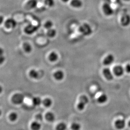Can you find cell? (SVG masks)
Segmentation results:
<instances>
[{
	"label": "cell",
	"mask_w": 130,
	"mask_h": 130,
	"mask_svg": "<svg viewBox=\"0 0 130 130\" xmlns=\"http://www.w3.org/2000/svg\"><path fill=\"white\" fill-rule=\"evenodd\" d=\"M103 12L106 16H110L114 14V10L110 5L108 3H105L102 6Z\"/></svg>",
	"instance_id": "3"
},
{
	"label": "cell",
	"mask_w": 130,
	"mask_h": 130,
	"mask_svg": "<svg viewBox=\"0 0 130 130\" xmlns=\"http://www.w3.org/2000/svg\"><path fill=\"white\" fill-rule=\"evenodd\" d=\"M55 115L52 112H48L45 114V118L47 121L49 122H53L55 120Z\"/></svg>",
	"instance_id": "17"
},
{
	"label": "cell",
	"mask_w": 130,
	"mask_h": 130,
	"mask_svg": "<svg viewBox=\"0 0 130 130\" xmlns=\"http://www.w3.org/2000/svg\"><path fill=\"white\" fill-rule=\"evenodd\" d=\"M43 118V116L41 114L37 115L36 116V118L37 121H42Z\"/></svg>",
	"instance_id": "29"
},
{
	"label": "cell",
	"mask_w": 130,
	"mask_h": 130,
	"mask_svg": "<svg viewBox=\"0 0 130 130\" xmlns=\"http://www.w3.org/2000/svg\"><path fill=\"white\" fill-rule=\"evenodd\" d=\"M57 34V31L54 29L51 28L48 29L47 32V35L49 38H54L55 36Z\"/></svg>",
	"instance_id": "20"
},
{
	"label": "cell",
	"mask_w": 130,
	"mask_h": 130,
	"mask_svg": "<svg viewBox=\"0 0 130 130\" xmlns=\"http://www.w3.org/2000/svg\"><path fill=\"white\" fill-rule=\"evenodd\" d=\"M38 29L37 26L32 24L28 25L25 29V32L27 34L30 35L34 33Z\"/></svg>",
	"instance_id": "7"
},
{
	"label": "cell",
	"mask_w": 130,
	"mask_h": 130,
	"mask_svg": "<svg viewBox=\"0 0 130 130\" xmlns=\"http://www.w3.org/2000/svg\"><path fill=\"white\" fill-rule=\"evenodd\" d=\"M113 72L115 75L117 76H121L123 75L124 70L123 67L120 65H118L113 68Z\"/></svg>",
	"instance_id": "8"
},
{
	"label": "cell",
	"mask_w": 130,
	"mask_h": 130,
	"mask_svg": "<svg viewBox=\"0 0 130 130\" xmlns=\"http://www.w3.org/2000/svg\"><path fill=\"white\" fill-rule=\"evenodd\" d=\"M120 22L122 26L127 27L130 25V15L128 14L123 15L120 20Z\"/></svg>",
	"instance_id": "5"
},
{
	"label": "cell",
	"mask_w": 130,
	"mask_h": 130,
	"mask_svg": "<svg viewBox=\"0 0 130 130\" xmlns=\"http://www.w3.org/2000/svg\"><path fill=\"white\" fill-rule=\"evenodd\" d=\"M108 100V96L106 94H102L98 97L97 101L100 104H104Z\"/></svg>",
	"instance_id": "16"
},
{
	"label": "cell",
	"mask_w": 130,
	"mask_h": 130,
	"mask_svg": "<svg viewBox=\"0 0 130 130\" xmlns=\"http://www.w3.org/2000/svg\"><path fill=\"white\" fill-rule=\"evenodd\" d=\"M125 120L123 119H118L115 123L116 128L118 130H122L125 127Z\"/></svg>",
	"instance_id": "9"
},
{
	"label": "cell",
	"mask_w": 130,
	"mask_h": 130,
	"mask_svg": "<svg viewBox=\"0 0 130 130\" xmlns=\"http://www.w3.org/2000/svg\"><path fill=\"white\" fill-rule=\"evenodd\" d=\"M48 59L49 60L52 62L56 61L58 59V54H57V53H56L55 52H52L49 54Z\"/></svg>",
	"instance_id": "19"
},
{
	"label": "cell",
	"mask_w": 130,
	"mask_h": 130,
	"mask_svg": "<svg viewBox=\"0 0 130 130\" xmlns=\"http://www.w3.org/2000/svg\"><path fill=\"white\" fill-rule=\"evenodd\" d=\"M70 4L73 7L79 8L82 6L83 2L81 0H72Z\"/></svg>",
	"instance_id": "14"
},
{
	"label": "cell",
	"mask_w": 130,
	"mask_h": 130,
	"mask_svg": "<svg viewBox=\"0 0 130 130\" xmlns=\"http://www.w3.org/2000/svg\"><path fill=\"white\" fill-rule=\"evenodd\" d=\"M125 70L128 73H130V64H127L125 67Z\"/></svg>",
	"instance_id": "30"
},
{
	"label": "cell",
	"mask_w": 130,
	"mask_h": 130,
	"mask_svg": "<svg viewBox=\"0 0 130 130\" xmlns=\"http://www.w3.org/2000/svg\"><path fill=\"white\" fill-rule=\"evenodd\" d=\"M103 74L104 77L108 80H112L113 79V75L110 69L108 68H106L103 70Z\"/></svg>",
	"instance_id": "10"
},
{
	"label": "cell",
	"mask_w": 130,
	"mask_h": 130,
	"mask_svg": "<svg viewBox=\"0 0 130 130\" xmlns=\"http://www.w3.org/2000/svg\"><path fill=\"white\" fill-rule=\"evenodd\" d=\"M4 25L7 28L13 29L16 27L17 22L13 19L9 18L5 21Z\"/></svg>",
	"instance_id": "6"
},
{
	"label": "cell",
	"mask_w": 130,
	"mask_h": 130,
	"mask_svg": "<svg viewBox=\"0 0 130 130\" xmlns=\"http://www.w3.org/2000/svg\"><path fill=\"white\" fill-rule=\"evenodd\" d=\"M88 102V99L87 96L82 95L79 98L78 103L77 105V108L80 110H82L84 109Z\"/></svg>",
	"instance_id": "2"
},
{
	"label": "cell",
	"mask_w": 130,
	"mask_h": 130,
	"mask_svg": "<svg viewBox=\"0 0 130 130\" xmlns=\"http://www.w3.org/2000/svg\"><path fill=\"white\" fill-rule=\"evenodd\" d=\"M114 56L112 54H109L103 60V64L105 65H110L114 62Z\"/></svg>",
	"instance_id": "11"
},
{
	"label": "cell",
	"mask_w": 130,
	"mask_h": 130,
	"mask_svg": "<svg viewBox=\"0 0 130 130\" xmlns=\"http://www.w3.org/2000/svg\"><path fill=\"white\" fill-rule=\"evenodd\" d=\"M44 27L45 29H46L47 30L48 29H50L52 28L53 27V23L52 21L50 20H48L45 22V23L44 24Z\"/></svg>",
	"instance_id": "26"
},
{
	"label": "cell",
	"mask_w": 130,
	"mask_h": 130,
	"mask_svg": "<svg viewBox=\"0 0 130 130\" xmlns=\"http://www.w3.org/2000/svg\"><path fill=\"white\" fill-rule=\"evenodd\" d=\"M79 30L84 36H88L92 33V29L91 26L87 23H84L80 26Z\"/></svg>",
	"instance_id": "1"
},
{
	"label": "cell",
	"mask_w": 130,
	"mask_h": 130,
	"mask_svg": "<svg viewBox=\"0 0 130 130\" xmlns=\"http://www.w3.org/2000/svg\"><path fill=\"white\" fill-rule=\"evenodd\" d=\"M32 102L33 104L36 106L40 105L42 103V100L39 97H35L33 98Z\"/></svg>",
	"instance_id": "23"
},
{
	"label": "cell",
	"mask_w": 130,
	"mask_h": 130,
	"mask_svg": "<svg viewBox=\"0 0 130 130\" xmlns=\"http://www.w3.org/2000/svg\"><path fill=\"white\" fill-rule=\"evenodd\" d=\"M41 127V124L37 121L32 122L30 125L31 128L32 130H40Z\"/></svg>",
	"instance_id": "15"
},
{
	"label": "cell",
	"mask_w": 130,
	"mask_h": 130,
	"mask_svg": "<svg viewBox=\"0 0 130 130\" xmlns=\"http://www.w3.org/2000/svg\"><path fill=\"white\" fill-rule=\"evenodd\" d=\"M24 96L20 93H16L13 96L11 101L15 104H21L23 102Z\"/></svg>",
	"instance_id": "4"
},
{
	"label": "cell",
	"mask_w": 130,
	"mask_h": 130,
	"mask_svg": "<svg viewBox=\"0 0 130 130\" xmlns=\"http://www.w3.org/2000/svg\"><path fill=\"white\" fill-rule=\"evenodd\" d=\"M128 125H129V127H130V120L129 121V123H128Z\"/></svg>",
	"instance_id": "33"
},
{
	"label": "cell",
	"mask_w": 130,
	"mask_h": 130,
	"mask_svg": "<svg viewBox=\"0 0 130 130\" xmlns=\"http://www.w3.org/2000/svg\"><path fill=\"white\" fill-rule=\"evenodd\" d=\"M124 1H130V0H124Z\"/></svg>",
	"instance_id": "34"
},
{
	"label": "cell",
	"mask_w": 130,
	"mask_h": 130,
	"mask_svg": "<svg viewBox=\"0 0 130 130\" xmlns=\"http://www.w3.org/2000/svg\"><path fill=\"white\" fill-rule=\"evenodd\" d=\"M80 125L77 123H73L71 126V128L72 130H80Z\"/></svg>",
	"instance_id": "27"
},
{
	"label": "cell",
	"mask_w": 130,
	"mask_h": 130,
	"mask_svg": "<svg viewBox=\"0 0 130 130\" xmlns=\"http://www.w3.org/2000/svg\"><path fill=\"white\" fill-rule=\"evenodd\" d=\"M42 104L45 107H48L52 106V101L51 99L47 98L45 99L42 101Z\"/></svg>",
	"instance_id": "21"
},
{
	"label": "cell",
	"mask_w": 130,
	"mask_h": 130,
	"mask_svg": "<svg viewBox=\"0 0 130 130\" xmlns=\"http://www.w3.org/2000/svg\"><path fill=\"white\" fill-rule=\"evenodd\" d=\"M64 72L61 70H58L54 74V77L56 80H61L64 78Z\"/></svg>",
	"instance_id": "13"
},
{
	"label": "cell",
	"mask_w": 130,
	"mask_h": 130,
	"mask_svg": "<svg viewBox=\"0 0 130 130\" xmlns=\"http://www.w3.org/2000/svg\"><path fill=\"white\" fill-rule=\"evenodd\" d=\"M18 118V115L16 112H11L9 116V118L11 121H15Z\"/></svg>",
	"instance_id": "25"
},
{
	"label": "cell",
	"mask_w": 130,
	"mask_h": 130,
	"mask_svg": "<svg viewBox=\"0 0 130 130\" xmlns=\"http://www.w3.org/2000/svg\"><path fill=\"white\" fill-rule=\"evenodd\" d=\"M67 129V125L64 123H61L57 125L56 128V130H66Z\"/></svg>",
	"instance_id": "24"
},
{
	"label": "cell",
	"mask_w": 130,
	"mask_h": 130,
	"mask_svg": "<svg viewBox=\"0 0 130 130\" xmlns=\"http://www.w3.org/2000/svg\"><path fill=\"white\" fill-rule=\"evenodd\" d=\"M38 1L37 0H29L26 4V6L28 9H35L37 6Z\"/></svg>",
	"instance_id": "12"
},
{
	"label": "cell",
	"mask_w": 130,
	"mask_h": 130,
	"mask_svg": "<svg viewBox=\"0 0 130 130\" xmlns=\"http://www.w3.org/2000/svg\"><path fill=\"white\" fill-rule=\"evenodd\" d=\"M44 3L47 6L51 7L54 6V0H45Z\"/></svg>",
	"instance_id": "28"
},
{
	"label": "cell",
	"mask_w": 130,
	"mask_h": 130,
	"mask_svg": "<svg viewBox=\"0 0 130 130\" xmlns=\"http://www.w3.org/2000/svg\"><path fill=\"white\" fill-rule=\"evenodd\" d=\"M61 1H62L63 2L66 3L68 2L70 0H61Z\"/></svg>",
	"instance_id": "32"
},
{
	"label": "cell",
	"mask_w": 130,
	"mask_h": 130,
	"mask_svg": "<svg viewBox=\"0 0 130 130\" xmlns=\"http://www.w3.org/2000/svg\"><path fill=\"white\" fill-rule=\"evenodd\" d=\"M23 48L27 53H30L32 50V47L30 44L28 43H25L23 44Z\"/></svg>",
	"instance_id": "22"
},
{
	"label": "cell",
	"mask_w": 130,
	"mask_h": 130,
	"mask_svg": "<svg viewBox=\"0 0 130 130\" xmlns=\"http://www.w3.org/2000/svg\"><path fill=\"white\" fill-rule=\"evenodd\" d=\"M30 77L33 79H38L39 77V73L35 70H31L29 73Z\"/></svg>",
	"instance_id": "18"
},
{
	"label": "cell",
	"mask_w": 130,
	"mask_h": 130,
	"mask_svg": "<svg viewBox=\"0 0 130 130\" xmlns=\"http://www.w3.org/2000/svg\"><path fill=\"white\" fill-rule=\"evenodd\" d=\"M1 63L2 64L3 62H4V61L5 60V58H4V57H3L1 55Z\"/></svg>",
	"instance_id": "31"
}]
</instances>
